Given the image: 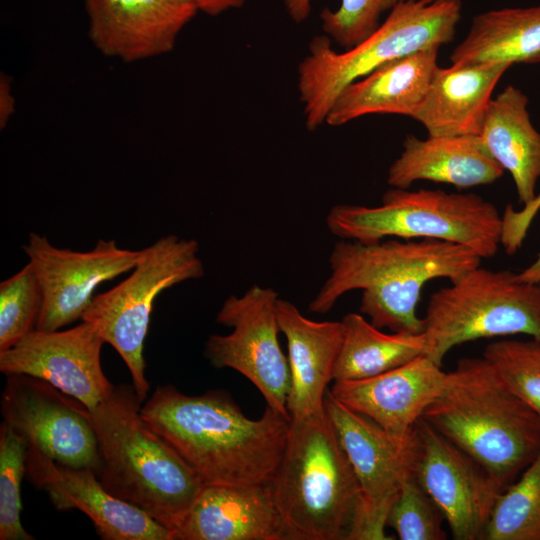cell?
<instances>
[{"mask_svg":"<svg viewBox=\"0 0 540 540\" xmlns=\"http://www.w3.org/2000/svg\"><path fill=\"white\" fill-rule=\"evenodd\" d=\"M140 412L206 485L270 483L291 420L269 406L260 418L250 419L227 392L190 396L172 385L158 386Z\"/></svg>","mask_w":540,"mask_h":540,"instance_id":"1","label":"cell"},{"mask_svg":"<svg viewBox=\"0 0 540 540\" xmlns=\"http://www.w3.org/2000/svg\"><path fill=\"white\" fill-rule=\"evenodd\" d=\"M481 259L466 246L437 239L389 238L374 243L340 239L329 256V276L309 310L325 314L341 296L361 290L360 312L374 326L423 333L417 305L424 285L438 278L452 281L480 266Z\"/></svg>","mask_w":540,"mask_h":540,"instance_id":"2","label":"cell"},{"mask_svg":"<svg viewBox=\"0 0 540 540\" xmlns=\"http://www.w3.org/2000/svg\"><path fill=\"white\" fill-rule=\"evenodd\" d=\"M133 385L114 386L89 410L105 489L173 531L206 485L200 474L142 417Z\"/></svg>","mask_w":540,"mask_h":540,"instance_id":"3","label":"cell"},{"mask_svg":"<svg viewBox=\"0 0 540 540\" xmlns=\"http://www.w3.org/2000/svg\"><path fill=\"white\" fill-rule=\"evenodd\" d=\"M422 418L505 488L540 452V418L484 357L460 359Z\"/></svg>","mask_w":540,"mask_h":540,"instance_id":"4","label":"cell"},{"mask_svg":"<svg viewBox=\"0 0 540 540\" xmlns=\"http://www.w3.org/2000/svg\"><path fill=\"white\" fill-rule=\"evenodd\" d=\"M270 484L283 540H352L360 489L325 408L291 418Z\"/></svg>","mask_w":540,"mask_h":540,"instance_id":"5","label":"cell"},{"mask_svg":"<svg viewBox=\"0 0 540 540\" xmlns=\"http://www.w3.org/2000/svg\"><path fill=\"white\" fill-rule=\"evenodd\" d=\"M461 12V0H401L370 36L343 52L332 48L327 35L315 36L297 69L307 129L325 124L336 98L349 84L390 61L450 43Z\"/></svg>","mask_w":540,"mask_h":540,"instance_id":"6","label":"cell"},{"mask_svg":"<svg viewBox=\"0 0 540 540\" xmlns=\"http://www.w3.org/2000/svg\"><path fill=\"white\" fill-rule=\"evenodd\" d=\"M326 225L342 240L437 239L466 246L481 258L496 255L504 228L497 207L478 194L396 187L378 206H333Z\"/></svg>","mask_w":540,"mask_h":540,"instance_id":"7","label":"cell"},{"mask_svg":"<svg viewBox=\"0 0 540 540\" xmlns=\"http://www.w3.org/2000/svg\"><path fill=\"white\" fill-rule=\"evenodd\" d=\"M423 319L425 355L440 366L453 347L476 339L525 334L540 343V282L477 266L434 292Z\"/></svg>","mask_w":540,"mask_h":540,"instance_id":"8","label":"cell"},{"mask_svg":"<svg viewBox=\"0 0 540 540\" xmlns=\"http://www.w3.org/2000/svg\"><path fill=\"white\" fill-rule=\"evenodd\" d=\"M204 275L196 240L163 236L142 249L126 279L94 296L81 318L121 356L142 403L150 390L143 351L153 304L164 290Z\"/></svg>","mask_w":540,"mask_h":540,"instance_id":"9","label":"cell"},{"mask_svg":"<svg viewBox=\"0 0 540 540\" xmlns=\"http://www.w3.org/2000/svg\"><path fill=\"white\" fill-rule=\"evenodd\" d=\"M278 293L252 285L240 296L231 295L222 304L216 321L232 331L210 335L205 356L215 368H231L256 386L267 406L290 417L287 399L290 369L278 334Z\"/></svg>","mask_w":540,"mask_h":540,"instance_id":"10","label":"cell"},{"mask_svg":"<svg viewBox=\"0 0 540 540\" xmlns=\"http://www.w3.org/2000/svg\"><path fill=\"white\" fill-rule=\"evenodd\" d=\"M410 448L412 472L441 509L453 538L483 539L506 488L423 418L415 424Z\"/></svg>","mask_w":540,"mask_h":540,"instance_id":"11","label":"cell"},{"mask_svg":"<svg viewBox=\"0 0 540 540\" xmlns=\"http://www.w3.org/2000/svg\"><path fill=\"white\" fill-rule=\"evenodd\" d=\"M324 408L360 489V514L352 540L393 539L385 533L386 519L404 478L412 472L411 437L407 442L397 440L368 417L343 405L329 389Z\"/></svg>","mask_w":540,"mask_h":540,"instance_id":"12","label":"cell"},{"mask_svg":"<svg viewBox=\"0 0 540 540\" xmlns=\"http://www.w3.org/2000/svg\"><path fill=\"white\" fill-rule=\"evenodd\" d=\"M3 421L54 461L91 468L100 455L89 409L50 383L25 374L6 375Z\"/></svg>","mask_w":540,"mask_h":540,"instance_id":"13","label":"cell"},{"mask_svg":"<svg viewBox=\"0 0 540 540\" xmlns=\"http://www.w3.org/2000/svg\"><path fill=\"white\" fill-rule=\"evenodd\" d=\"M23 250L41 285L43 302L36 329L44 331L81 319L96 288L131 271L142 255V249L120 248L113 239H99L86 252L57 248L33 232Z\"/></svg>","mask_w":540,"mask_h":540,"instance_id":"14","label":"cell"},{"mask_svg":"<svg viewBox=\"0 0 540 540\" xmlns=\"http://www.w3.org/2000/svg\"><path fill=\"white\" fill-rule=\"evenodd\" d=\"M104 343L84 321L64 330L35 329L13 347L0 351V371L44 380L90 410L106 400L115 386L102 369Z\"/></svg>","mask_w":540,"mask_h":540,"instance_id":"15","label":"cell"},{"mask_svg":"<svg viewBox=\"0 0 540 540\" xmlns=\"http://www.w3.org/2000/svg\"><path fill=\"white\" fill-rule=\"evenodd\" d=\"M25 476L58 511L84 513L104 540H173L170 529L108 492L91 468L60 464L28 444Z\"/></svg>","mask_w":540,"mask_h":540,"instance_id":"16","label":"cell"},{"mask_svg":"<svg viewBox=\"0 0 540 540\" xmlns=\"http://www.w3.org/2000/svg\"><path fill=\"white\" fill-rule=\"evenodd\" d=\"M84 8L93 46L128 63L170 53L198 13L192 0H84Z\"/></svg>","mask_w":540,"mask_h":540,"instance_id":"17","label":"cell"},{"mask_svg":"<svg viewBox=\"0 0 540 540\" xmlns=\"http://www.w3.org/2000/svg\"><path fill=\"white\" fill-rule=\"evenodd\" d=\"M446 373L426 355L361 380L334 381L330 393L399 441L407 442L415 424L440 394Z\"/></svg>","mask_w":540,"mask_h":540,"instance_id":"18","label":"cell"},{"mask_svg":"<svg viewBox=\"0 0 540 540\" xmlns=\"http://www.w3.org/2000/svg\"><path fill=\"white\" fill-rule=\"evenodd\" d=\"M173 540H283L271 484L205 485Z\"/></svg>","mask_w":540,"mask_h":540,"instance_id":"19","label":"cell"},{"mask_svg":"<svg viewBox=\"0 0 540 540\" xmlns=\"http://www.w3.org/2000/svg\"><path fill=\"white\" fill-rule=\"evenodd\" d=\"M277 318L287 340L290 417H305L324 409L328 384L343 340L342 321H314L291 302L279 299Z\"/></svg>","mask_w":540,"mask_h":540,"instance_id":"20","label":"cell"},{"mask_svg":"<svg viewBox=\"0 0 540 540\" xmlns=\"http://www.w3.org/2000/svg\"><path fill=\"white\" fill-rule=\"evenodd\" d=\"M439 49L430 47L395 59L349 84L336 98L325 123L341 126L370 114L411 117L439 67Z\"/></svg>","mask_w":540,"mask_h":540,"instance_id":"21","label":"cell"},{"mask_svg":"<svg viewBox=\"0 0 540 540\" xmlns=\"http://www.w3.org/2000/svg\"><path fill=\"white\" fill-rule=\"evenodd\" d=\"M511 66L487 62L438 67L411 118L421 123L429 136H478L493 90Z\"/></svg>","mask_w":540,"mask_h":540,"instance_id":"22","label":"cell"},{"mask_svg":"<svg viewBox=\"0 0 540 540\" xmlns=\"http://www.w3.org/2000/svg\"><path fill=\"white\" fill-rule=\"evenodd\" d=\"M504 169L484 148L479 136L409 135L390 165L387 182L408 189L414 182L431 181L467 189L496 182Z\"/></svg>","mask_w":540,"mask_h":540,"instance_id":"23","label":"cell"},{"mask_svg":"<svg viewBox=\"0 0 540 540\" xmlns=\"http://www.w3.org/2000/svg\"><path fill=\"white\" fill-rule=\"evenodd\" d=\"M528 98L507 86L492 99L478 135L489 155L510 173L519 202L530 205L540 178V133L533 127Z\"/></svg>","mask_w":540,"mask_h":540,"instance_id":"24","label":"cell"},{"mask_svg":"<svg viewBox=\"0 0 540 540\" xmlns=\"http://www.w3.org/2000/svg\"><path fill=\"white\" fill-rule=\"evenodd\" d=\"M540 53V5L476 15L466 37L450 55L454 65L528 63Z\"/></svg>","mask_w":540,"mask_h":540,"instance_id":"25","label":"cell"},{"mask_svg":"<svg viewBox=\"0 0 540 540\" xmlns=\"http://www.w3.org/2000/svg\"><path fill=\"white\" fill-rule=\"evenodd\" d=\"M341 321L343 340L333 382L370 378L426 353L424 333H384L358 313H348Z\"/></svg>","mask_w":540,"mask_h":540,"instance_id":"26","label":"cell"},{"mask_svg":"<svg viewBox=\"0 0 540 540\" xmlns=\"http://www.w3.org/2000/svg\"><path fill=\"white\" fill-rule=\"evenodd\" d=\"M485 540H540V452L499 496Z\"/></svg>","mask_w":540,"mask_h":540,"instance_id":"27","label":"cell"},{"mask_svg":"<svg viewBox=\"0 0 540 540\" xmlns=\"http://www.w3.org/2000/svg\"><path fill=\"white\" fill-rule=\"evenodd\" d=\"M401 0H340L337 9L324 8L320 13L322 30L344 50L370 36L380 25V18ZM312 0H284L290 18L301 23L311 12Z\"/></svg>","mask_w":540,"mask_h":540,"instance_id":"28","label":"cell"},{"mask_svg":"<svg viewBox=\"0 0 540 540\" xmlns=\"http://www.w3.org/2000/svg\"><path fill=\"white\" fill-rule=\"evenodd\" d=\"M43 294L28 262L0 283V351H5L36 329Z\"/></svg>","mask_w":540,"mask_h":540,"instance_id":"29","label":"cell"},{"mask_svg":"<svg viewBox=\"0 0 540 540\" xmlns=\"http://www.w3.org/2000/svg\"><path fill=\"white\" fill-rule=\"evenodd\" d=\"M28 442L6 422L0 425V539L33 540L21 522V482Z\"/></svg>","mask_w":540,"mask_h":540,"instance_id":"30","label":"cell"},{"mask_svg":"<svg viewBox=\"0 0 540 540\" xmlns=\"http://www.w3.org/2000/svg\"><path fill=\"white\" fill-rule=\"evenodd\" d=\"M483 357L507 387L540 418V343L501 340L487 345Z\"/></svg>","mask_w":540,"mask_h":540,"instance_id":"31","label":"cell"},{"mask_svg":"<svg viewBox=\"0 0 540 540\" xmlns=\"http://www.w3.org/2000/svg\"><path fill=\"white\" fill-rule=\"evenodd\" d=\"M444 519L439 506L410 472L388 512L386 527L401 540H444Z\"/></svg>","mask_w":540,"mask_h":540,"instance_id":"32","label":"cell"},{"mask_svg":"<svg viewBox=\"0 0 540 540\" xmlns=\"http://www.w3.org/2000/svg\"><path fill=\"white\" fill-rule=\"evenodd\" d=\"M15 99L12 93L11 78L5 73L0 75V128L6 127L14 114Z\"/></svg>","mask_w":540,"mask_h":540,"instance_id":"33","label":"cell"},{"mask_svg":"<svg viewBox=\"0 0 540 540\" xmlns=\"http://www.w3.org/2000/svg\"><path fill=\"white\" fill-rule=\"evenodd\" d=\"M247 0H192L198 12L210 16L222 14L231 9L242 7Z\"/></svg>","mask_w":540,"mask_h":540,"instance_id":"34","label":"cell"},{"mask_svg":"<svg viewBox=\"0 0 540 540\" xmlns=\"http://www.w3.org/2000/svg\"><path fill=\"white\" fill-rule=\"evenodd\" d=\"M521 281L536 283L540 282V252L536 260L521 273H518Z\"/></svg>","mask_w":540,"mask_h":540,"instance_id":"35","label":"cell"},{"mask_svg":"<svg viewBox=\"0 0 540 540\" xmlns=\"http://www.w3.org/2000/svg\"><path fill=\"white\" fill-rule=\"evenodd\" d=\"M528 63H540V53L534 56Z\"/></svg>","mask_w":540,"mask_h":540,"instance_id":"36","label":"cell"}]
</instances>
